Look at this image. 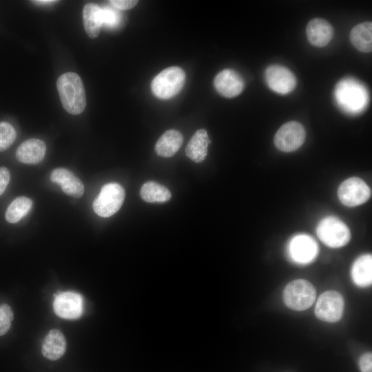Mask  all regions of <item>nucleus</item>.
I'll list each match as a JSON object with an SVG mask.
<instances>
[{"mask_svg":"<svg viewBox=\"0 0 372 372\" xmlns=\"http://www.w3.org/2000/svg\"><path fill=\"white\" fill-rule=\"evenodd\" d=\"M337 105L349 114H358L364 111L369 101L366 87L353 78L341 79L334 90Z\"/></svg>","mask_w":372,"mask_h":372,"instance_id":"1","label":"nucleus"},{"mask_svg":"<svg viewBox=\"0 0 372 372\" xmlns=\"http://www.w3.org/2000/svg\"><path fill=\"white\" fill-rule=\"evenodd\" d=\"M56 87L63 108L70 114L77 115L83 112L86 106V95L83 81L74 72L61 74Z\"/></svg>","mask_w":372,"mask_h":372,"instance_id":"2","label":"nucleus"},{"mask_svg":"<svg viewBox=\"0 0 372 372\" xmlns=\"http://www.w3.org/2000/svg\"><path fill=\"white\" fill-rule=\"evenodd\" d=\"M185 82V74L178 67L166 68L152 80V93L158 99H169L182 90Z\"/></svg>","mask_w":372,"mask_h":372,"instance_id":"3","label":"nucleus"},{"mask_svg":"<svg viewBox=\"0 0 372 372\" xmlns=\"http://www.w3.org/2000/svg\"><path fill=\"white\" fill-rule=\"evenodd\" d=\"M316 289L309 281L297 279L288 283L283 291L285 304L295 311H304L314 302Z\"/></svg>","mask_w":372,"mask_h":372,"instance_id":"4","label":"nucleus"},{"mask_svg":"<svg viewBox=\"0 0 372 372\" xmlns=\"http://www.w3.org/2000/svg\"><path fill=\"white\" fill-rule=\"evenodd\" d=\"M316 232L320 240L332 248L346 245L351 238L349 227L334 216H327L322 219L317 226Z\"/></svg>","mask_w":372,"mask_h":372,"instance_id":"5","label":"nucleus"},{"mask_svg":"<svg viewBox=\"0 0 372 372\" xmlns=\"http://www.w3.org/2000/svg\"><path fill=\"white\" fill-rule=\"evenodd\" d=\"M125 199V190L118 183L103 185L93 202V209L99 216L107 218L116 213Z\"/></svg>","mask_w":372,"mask_h":372,"instance_id":"6","label":"nucleus"},{"mask_svg":"<svg viewBox=\"0 0 372 372\" xmlns=\"http://www.w3.org/2000/svg\"><path fill=\"white\" fill-rule=\"evenodd\" d=\"M371 194L368 185L358 177L346 179L338 189L340 202L348 207H355L364 203L370 198Z\"/></svg>","mask_w":372,"mask_h":372,"instance_id":"7","label":"nucleus"},{"mask_svg":"<svg viewBox=\"0 0 372 372\" xmlns=\"http://www.w3.org/2000/svg\"><path fill=\"white\" fill-rule=\"evenodd\" d=\"M305 136V130L301 123L289 121L278 130L274 136V144L280 151L293 152L304 143Z\"/></svg>","mask_w":372,"mask_h":372,"instance_id":"8","label":"nucleus"},{"mask_svg":"<svg viewBox=\"0 0 372 372\" xmlns=\"http://www.w3.org/2000/svg\"><path fill=\"white\" fill-rule=\"evenodd\" d=\"M344 300L341 294L335 291H327L318 298L315 314L320 320L335 322L342 318Z\"/></svg>","mask_w":372,"mask_h":372,"instance_id":"9","label":"nucleus"},{"mask_svg":"<svg viewBox=\"0 0 372 372\" xmlns=\"http://www.w3.org/2000/svg\"><path fill=\"white\" fill-rule=\"evenodd\" d=\"M288 253L293 261L305 265L316 258L318 253V247L315 240L310 236L298 234L290 240Z\"/></svg>","mask_w":372,"mask_h":372,"instance_id":"10","label":"nucleus"},{"mask_svg":"<svg viewBox=\"0 0 372 372\" xmlns=\"http://www.w3.org/2000/svg\"><path fill=\"white\" fill-rule=\"evenodd\" d=\"M265 80L271 90L280 94L291 92L297 84L293 72L280 65H271L266 69Z\"/></svg>","mask_w":372,"mask_h":372,"instance_id":"11","label":"nucleus"},{"mask_svg":"<svg viewBox=\"0 0 372 372\" xmlns=\"http://www.w3.org/2000/svg\"><path fill=\"white\" fill-rule=\"evenodd\" d=\"M53 308L55 313L64 319H76L83 311V300L81 294L66 291L59 293L54 300Z\"/></svg>","mask_w":372,"mask_h":372,"instance_id":"12","label":"nucleus"},{"mask_svg":"<svg viewBox=\"0 0 372 372\" xmlns=\"http://www.w3.org/2000/svg\"><path fill=\"white\" fill-rule=\"evenodd\" d=\"M216 91L227 98L239 95L245 87L242 77L236 71L225 69L220 72L214 81Z\"/></svg>","mask_w":372,"mask_h":372,"instance_id":"13","label":"nucleus"},{"mask_svg":"<svg viewBox=\"0 0 372 372\" xmlns=\"http://www.w3.org/2000/svg\"><path fill=\"white\" fill-rule=\"evenodd\" d=\"M52 182L61 185L63 192L74 198H81L84 193L83 183L65 168H56L50 174Z\"/></svg>","mask_w":372,"mask_h":372,"instance_id":"14","label":"nucleus"},{"mask_svg":"<svg viewBox=\"0 0 372 372\" xmlns=\"http://www.w3.org/2000/svg\"><path fill=\"white\" fill-rule=\"evenodd\" d=\"M306 34L311 44L316 47H324L331 41L333 29L327 21L316 18L308 23Z\"/></svg>","mask_w":372,"mask_h":372,"instance_id":"15","label":"nucleus"},{"mask_svg":"<svg viewBox=\"0 0 372 372\" xmlns=\"http://www.w3.org/2000/svg\"><path fill=\"white\" fill-rule=\"evenodd\" d=\"M46 152L45 143L37 138H30L23 142L17 148V160L25 164H37L44 158Z\"/></svg>","mask_w":372,"mask_h":372,"instance_id":"16","label":"nucleus"},{"mask_svg":"<svg viewBox=\"0 0 372 372\" xmlns=\"http://www.w3.org/2000/svg\"><path fill=\"white\" fill-rule=\"evenodd\" d=\"M66 350L65 336L59 329H52L45 336L41 352L48 360H56L61 358Z\"/></svg>","mask_w":372,"mask_h":372,"instance_id":"17","label":"nucleus"},{"mask_svg":"<svg viewBox=\"0 0 372 372\" xmlns=\"http://www.w3.org/2000/svg\"><path fill=\"white\" fill-rule=\"evenodd\" d=\"M210 143L207 132L204 129L197 130L190 138L185 149L187 156L199 163L205 160L207 154V147Z\"/></svg>","mask_w":372,"mask_h":372,"instance_id":"18","label":"nucleus"},{"mask_svg":"<svg viewBox=\"0 0 372 372\" xmlns=\"http://www.w3.org/2000/svg\"><path fill=\"white\" fill-rule=\"evenodd\" d=\"M183 142V134L178 130H167L155 145L156 153L163 157L174 156L180 148Z\"/></svg>","mask_w":372,"mask_h":372,"instance_id":"19","label":"nucleus"},{"mask_svg":"<svg viewBox=\"0 0 372 372\" xmlns=\"http://www.w3.org/2000/svg\"><path fill=\"white\" fill-rule=\"evenodd\" d=\"M351 277L353 282L359 287H364L372 282V256L364 254L358 258L351 269Z\"/></svg>","mask_w":372,"mask_h":372,"instance_id":"20","label":"nucleus"},{"mask_svg":"<svg viewBox=\"0 0 372 372\" xmlns=\"http://www.w3.org/2000/svg\"><path fill=\"white\" fill-rule=\"evenodd\" d=\"M83 20L85 30L89 37L96 38L103 25L101 8L95 3H87L83 10Z\"/></svg>","mask_w":372,"mask_h":372,"instance_id":"21","label":"nucleus"},{"mask_svg":"<svg viewBox=\"0 0 372 372\" xmlns=\"http://www.w3.org/2000/svg\"><path fill=\"white\" fill-rule=\"evenodd\" d=\"M350 41L359 51L370 52L372 50L371 22L366 21L356 25L351 31Z\"/></svg>","mask_w":372,"mask_h":372,"instance_id":"22","label":"nucleus"},{"mask_svg":"<svg viewBox=\"0 0 372 372\" xmlns=\"http://www.w3.org/2000/svg\"><path fill=\"white\" fill-rule=\"evenodd\" d=\"M140 196L146 202L161 203L168 201L172 194L166 187L154 181H148L142 185Z\"/></svg>","mask_w":372,"mask_h":372,"instance_id":"23","label":"nucleus"},{"mask_svg":"<svg viewBox=\"0 0 372 372\" xmlns=\"http://www.w3.org/2000/svg\"><path fill=\"white\" fill-rule=\"evenodd\" d=\"M32 201L25 196L15 198L8 206L6 211V220L10 223H16L21 220L31 209Z\"/></svg>","mask_w":372,"mask_h":372,"instance_id":"24","label":"nucleus"},{"mask_svg":"<svg viewBox=\"0 0 372 372\" xmlns=\"http://www.w3.org/2000/svg\"><path fill=\"white\" fill-rule=\"evenodd\" d=\"M17 133L14 127L6 122L0 123V152L9 148L15 141Z\"/></svg>","mask_w":372,"mask_h":372,"instance_id":"25","label":"nucleus"},{"mask_svg":"<svg viewBox=\"0 0 372 372\" xmlns=\"http://www.w3.org/2000/svg\"><path fill=\"white\" fill-rule=\"evenodd\" d=\"M13 318L10 306L6 304L0 306V335H3L9 330Z\"/></svg>","mask_w":372,"mask_h":372,"instance_id":"26","label":"nucleus"},{"mask_svg":"<svg viewBox=\"0 0 372 372\" xmlns=\"http://www.w3.org/2000/svg\"><path fill=\"white\" fill-rule=\"evenodd\" d=\"M361 372H372V353L367 352L361 355L359 360Z\"/></svg>","mask_w":372,"mask_h":372,"instance_id":"27","label":"nucleus"},{"mask_svg":"<svg viewBox=\"0 0 372 372\" xmlns=\"http://www.w3.org/2000/svg\"><path fill=\"white\" fill-rule=\"evenodd\" d=\"M115 8L118 10H128L134 8L138 3L134 0H112L109 1Z\"/></svg>","mask_w":372,"mask_h":372,"instance_id":"28","label":"nucleus"},{"mask_svg":"<svg viewBox=\"0 0 372 372\" xmlns=\"http://www.w3.org/2000/svg\"><path fill=\"white\" fill-rule=\"evenodd\" d=\"M10 174L9 170L5 167H0V196L6 190L9 183Z\"/></svg>","mask_w":372,"mask_h":372,"instance_id":"29","label":"nucleus"},{"mask_svg":"<svg viewBox=\"0 0 372 372\" xmlns=\"http://www.w3.org/2000/svg\"><path fill=\"white\" fill-rule=\"evenodd\" d=\"M102 21L108 25H114L117 21V17L114 11L107 8H101Z\"/></svg>","mask_w":372,"mask_h":372,"instance_id":"30","label":"nucleus"},{"mask_svg":"<svg viewBox=\"0 0 372 372\" xmlns=\"http://www.w3.org/2000/svg\"><path fill=\"white\" fill-rule=\"evenodd\" d=\"M32 2L39 4H50L53 3L55 2H57V1H53V0H37V1H32Z\"/></svg>","mask_w":372,"mask_h":372,"instance_id":"31","label":"nucleus"}]
</instances>
